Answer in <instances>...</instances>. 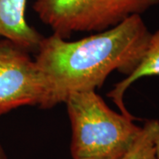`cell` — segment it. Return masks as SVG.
<instances>
[{
	"label": "cell",
	"mask_w": 159,
	"mask_h": 159,
	"mask_svg": "<svg viewBox=\"0 0 159 159\" xmlns=\"http://www.w3.org/2000/svg\"><path fill=\"white\" fill-rule=\"evenodd\" d=\"M156 156L157 159H159V134L156 140Z\"/></svg>",
	"instance_id": "cell-9"
},
{
	"label": "cell",
	"mask_w": 159,
	"mask_h": 159,
	"mask_svg": "<svg viewBox=\"0 0 159 159\" xmlns=\"http://www.w3.org/2000/svg\"><path fill=\"white\" fill-rule=\"evenodd\" d=\"M0 159H7V155H6V150L2 144L0 143Z\"/></svg>",
	"instance_id": "cell-8"
},
{
	"label": "cell",
	"mask_w": 159,
	"mask_h": 159,
	"mask_svg": "<svg viewBox=\"0 0 159 159\" xmlns=\"http://www.w3.org/2000/svg\"><path fill=\"white\" fill-rule=\"evenodd\" d=\"M149 76H159V29L151 33L148 47L142 60L129 75L121 80L108 93V97L115 102L119 111L128 117H134L125 105V92L137 80Z\"/></svg>",
	"instance_id": "cell-6"
},
{
	"label": "cell",
	"mask_w": 159,
	"mask_h": 159,
	"mask_svg": "<svg viewBox=\"0 0 159 159\" xmlns=\"http://www.w3.org/2000/svg\"><path fill=\"white\" fill-rule=\"evenodd\" d=\"M43 95V76L29 51L0 40V117L21 106H39Z\"/></svg>",
	"instance_id": "cell-4"
},
{
	"label": "cell",
	"mask_w": 159,
	"mask_h": 159,
	"mask_svg": "<svg viewBox=\"0 0 159 159\" xmlns=\"http://www.w3.org/2000/svg\"><path fill=\"white\" fill-rule=\"evenodd\" d=\"M150 35L142 16L135 14L78 41L56 34L43 37L34 59L44 83L39 107L51 109L73 93L96 90L114 71L129 75L142 60Z\"/></svg>",
	"instance_id": "cell-1"
},
{
	"label": "cell",
	"mask_w": 159,
	"mask_h": 159,
	"mask_svg": "<svg viewBox=\"0 0 159 159\" xmlns=\"http://www.w3.org/2000/svg\"><path fill=\"white\" fill-rule=\"evenodd\" d=\"M65 103L72 137L73 159H120L140 136L142 126L134 117L116 112L96 90L75 92Z\"/></svg>",
	"instance_id": "cell-2"
},
{
	"label": "cell",
	"mask_w": 159,
	"mask_h": 159,
	"mask_svg": "<svg viewBox=\"0 0 159 159\" xmlns=\"http://www.w3.org/2000/svg\"><path fill=\"white\" fill-rule=\"evenodd\" d=\"M158 134V120H148L142 126V133L134 146L120 159H157L156 140Z\"/></svg>",
	"instance_id": "cell-7"
},
{
	"label": "cell",
	"mask_w": 159,
	"mask_h": 159,
	"mask_svg": "<svg viewBox=\"0 0 159 159\" xmlns=\"http://www.w3.org/2000/svg\"><path fill=\"white\" fill-rule=\"evenodd\" d=\"M27 0H0V36L29 52H36L43 39L26 19Z\"/></svg>",
	"instance_id": "cell-5"
},
{
	"label": "cell",
	"mask_w": 159,
	"mask_h": 159,
	"mask_svg": "<svg viewBox=\"0 0 159 159\" xmlns=\"http://www.w3.org/2000/svg\"><path fill=\"white\" fill-rule=\"evenodd\" d=\"M158 4L159 0H35L33 9L53 34L68 39L77 32L104 31Z\"/></svg>",
	"instance_id": "cell-3"
}]
</instances>
